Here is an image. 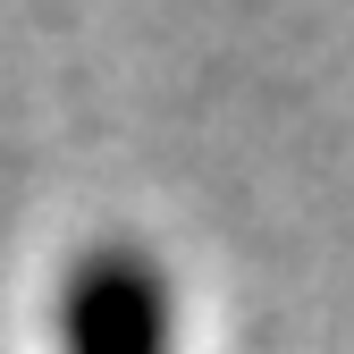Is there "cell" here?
I'll return each mask as SVG.
<instances>
[{"label":"cell","mask_w":354,"mask_h":354,"mask_svg":"<svg viewBox=\"0 0 354 354\" xmlns=\"http://www.w3.org/2000/svg\"><path fill=\"white\" fill-rule=\"evenodd\" d=\"M59 354H177L160 261H144L136 245L76 253L59 287Z\"/></svg>","instance_id":"1"}]
</instances>
